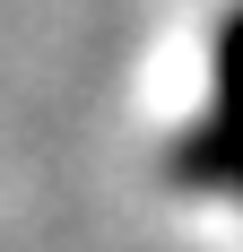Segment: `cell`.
Masks as SVG:
<instances>
[{
	"label": "cell",
	"instance_id": "6da1fadb",
	"mask_svg": "<svg viewBox=\"0 0 243 252\" xmlns=\"http://www.w3.org/2000/svg\"><path fill=\"white\" fill-rule=\"evenodd\" d=\"M165 174L191 200L243 209V0L217 9L182 52V87L165 113Z\"/></svg>",
	"mask_w": 243,
	"mask_h": 252
}]
</instances>
